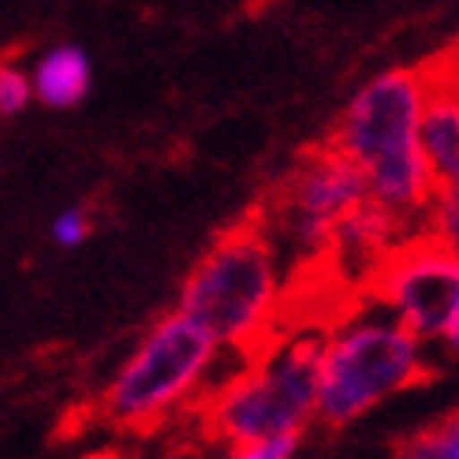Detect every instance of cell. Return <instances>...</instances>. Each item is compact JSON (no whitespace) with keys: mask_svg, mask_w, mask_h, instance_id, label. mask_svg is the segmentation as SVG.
<instances>
[{"mask_svg":"<svg viewBox=\"0 0 459 459\" xmlns=\"http://www.w3.org/2000/svg\"><path fill=\"white\" fill-rule=\"evenodd\" d=\"M426 340L381 307L321 336L317 422L343 429L426 377Z\"/></svg>","mask_w":459,"mask_h":459,"instance_id":"obj_3","label":"cell"},{"mask_svg":"<svg viewBox=\"0 0 459 459\" xmlns=\"http://www.w3.org/2000/svg\"><path fill=\"white\" fill-rule=\"evenodd\" d=\"M224 348L195 317L172 310L157 317L150 333L112 374L101 407L120 429H153L191 403Z\"/></svg>","mask_w":459,"mask_h":459,"instance_id":"obj_4","label":"cell"},{"mask_svg":"<svg viewBox=\"0 0 459 459\" xmlns=\"http://www.w3.org/2000/svg\"><path fill=\"white\" fill-rule=\"evenodd\" d=\"M30 82H34V101L49 108H72L90 94L94 67H90V56L79 45H56V49L38 56Z\"/></svg>","mask_w":459,"mask_h":459,"instance_id":"obj_9","label":"cell"},{"mask_svg":"<svg viewBox=\"0 0 459 459\" xmlns=\"http://www.w3.org/2000/svg\"><path fill=\"white\" fill-rule=\"evenodd\" d=\"M370 291L419 340H441L459 314V255L419 228L381 258Z\"/></svg>","mask_w":459,"mask_h":459,"instance_id":"obj_6","label":"cell"},{"mask_svg":"<svg viewBox=\"0 0 459 459\" xmlns=\"http://www.w3.org/2000/svg\"><path fill=\"white\" fill-rule=\"evenodd\" d=\"M396 455H403V459H459V411L441 422H433L429 429L411 433L407 441H400Z\"/></svg>","mask_w":459,"mask_h":459,"instance_id":"obj_10","label":"cell"},{"mask_svg":"<svg viewBox=\"0 0 459 459\" xmlns=\"http://www.w3.org/2000/svg\"><path fill=\"white\" fill-rule=\"evenodd\" d=\"M445 64H448V67H455V72H459V49H455V56H452V60H445Z\"/></svg>","mask_w":459,"mask_h":459,"instance_id":"obj_16","label":"cell"},{"mask_svg":"<svg viewBox=\"0 0 459 459\" xmlns=\"http://www.w3.org/2000/svg\"><path fill=\"white\" fill-rule=\"evenodd\" d=\"M34 101L30 75L15 64H0V117H19Z\"/></svg>","mask_w":459,"mask_h":459,"instance_id":"obj_12","label":"cell"},{"mask_svg":"<svg viewBox=\"0 0 459 459\" xmlns=\"http://www.w3.org/2000/svg\"><path fill=\"white\" fill-rule=\"evenodd\" d=\"M422 228L429 236H437L448 250H455V255H459V183L433 187V198L426 205Z\"/></svg>","mask_w":459,"mask_h":459,"instance_id":"obj_11","label":"cell"},{"mask_svg":"<svg viewBox=\"0 0 459 459\" xmlns=\"http://www.w3.org/2000/svg\"><path fill=\"white\" fill-rule=\"evenodd\" d=\"M441 343H445V348L459 359V314H455V321H452V325L445 329V336H441Z\"/></svg>","mask_w":459,"mask_h":459,"instance_id":"obj_15","label":"cell"},{"mask_svg":"<svg viewBox=\"0 0 459 459\" xmlns=\"http://www.w3.org/2000/svg\"><path fill=\"white\" fill-rule=\"evenodd\" d=\"M317 348L321 336H295L250 362L205 403V429L236 452L250 441L299 433L317 422Z\"/></svg>","mask_w":459,"mask_h":459,"instance_id":"obj_5","label":"cell"},{"mask_svg":"<svg viewBox=\"0 0 459 459\" xmlns=\"http://www.w3.org/2000/svg\"><path fill=\"white\" fill-rule=\"evenodd\" d=\"M429 98L426 67H393L343 105L333 127V146L348 153L366 176V191L396 217L422 221L433 198V172L422 153V108Z\"/></svg>","mask_w":459,"mask_h":459,"instance_id":"obj_1","label":"cell"},{"mask_svg":"<svg viewBox=\"0 0 459 459\" xmlns=\"http://www.w3.org/2000/svg\"><path fill=\"white\" fill-rule=\"evenodd\" d=\"M284 299L281 255L269 228L247 221L228 228L195 262L179 288V307L210 329L224 351H255Z\"/></svg>","mask_w":459,"mask_h":459,"instance_id":"obj_2","label":"cell"},{"mask_svg":"<svg viewBox=\"0 0 459 459\" xmlns=\"http://www.w3.org/2000/svg\"><path fill=\"white\" fill-rule=\"evenodd\" d=\"M53 243H60L64 250H75V247H82L86 243V236L94 232V221H90V213L86 210H79V205H72V210H64V213H56V221H53Z\"/></svg>","mask_w":459,"mask_h":459,"instance_id":"obj_13","label":"cell"},{"mask_svg":"<svg viewBox=\"0 0 459 459\" xmlns=\"http://www.w3.org/2000/svg\"><path fill=\"white\" fill-rule=\"evenodd\" d=\"M299 445H303L299 433H277V437L250 441V445L236 448L232 455H239V459H288V455L299 452Z\"/></svg>","mask_w":459,"mask_h":459,"instance_id":"obj_14","label":"cell"},{"mask_svg":"<svg viewBox=\"0 0 459 459\" xmlns=\"http://www.w3.org/2000/svg\"><path fill=\"white\" fill-rule=\"evenodd\" d=\"M426 72H429V98L422 108L419 139L433 183L445 187V183H459V90L433 67H426Z\"/></svg>","mask_w":459,"mask_h":459,"instance_id":"obj_8","label":"cell"},{"mask_svg":"<svg viewBox=\"0 0 459 459\" xmlns=\"http://www.w3.org/2000/svg\"><path fill=\"white\" fill-rule=\"evenodd\" d=\"M366 198L370 191H366L362 169L329 143L321 150H310L288 172L277 205H273V221H277L284 243H291L299 255L325 258L340 221Z\"/></svg>","mask_w":459,"mask_h":459,"instance_id":"obj_7","label":"cell"}]
</instances>
